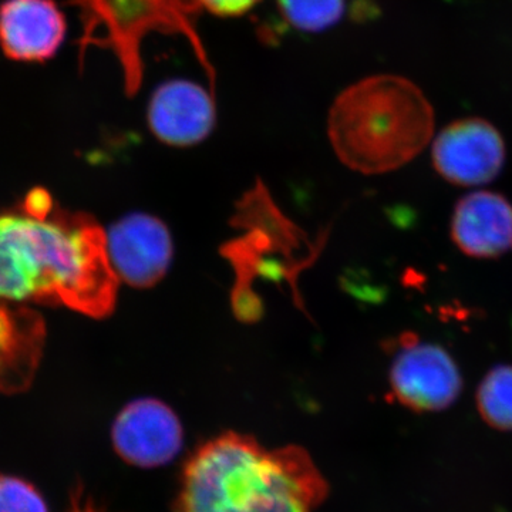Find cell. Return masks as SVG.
<instances>
[{
	"label": "cell",
	"instance_id": "6da1fadb",
	"mask_svg": "<svg viewBox=\"0 0 512 512\" xmlns=\"http://www.w3.org/2000/svg\"><path fill=\"white\" fill-rule=\"evenodd\" d=\"M119 285L106 231L89 215L53 207L47 194L0 214V299L56 303L100 319L113 312Z\"/></svg>",
	"mask_w": 512,
	"mask_h": 512
},
{
	"label": "cell",
	"instance_id": "7a4b0ae2",
	"mask_svg": "<svg viewBox=\"0 0 512 512\" xmlns=\"http://www.w3.org/2000/svg\"><path fill=\"white\" fill-rule=\"evenodd\" d=\"M329 484L301 446L266 448L225 431L188 458L173 512H316Z\"/></svg>",
	"mask_w": 512,
	"mask_h": 512
},
{
	"label": "cell",
	"instance_id": "3957f363",
	"mask_svg": "<svg viewBox=\"0 0 512 512\" xmlns=\"http://www.w3.org/2000/svg\"><path fill=\"white\" fill-rule=\"evenodd\" d=\"M434 111L419 87L379 74L340 94L329 114L333 150L350 170L390 173L414 160L433 138Z\"/></svg>",
	"mask_w": 512,
	"mask_h": 512
},
{
	"label": "cell",
	"instance_id": "277c9868",
	"mask_svg": "<svg viewBox=\"0 0 512 512\" xmlns=\"http://www.w3.org/2000/svg\"><path fill=\"white\" fill-rule=\"evenodd\" d=\"M235 222L247 229V234L228 242L221 252L237 274L232 309L239 320L251 323L262 315L261 301L252 292L255 279H286L295 289L298 274L289 265L301 272L316 258L295 255L293 249H301L303 242H308L305 234L275 207L262 184H256L239 202Z\"/></svg>",
	"mask_w": 512,
	"mask_h": 512
},
{
	"label": "cell",
	"instance_id": "5b68a950",
	"mask_svg": "<svg viewBox=\"0 0 512 512\" xmlns=\"http://www.w3.org/2000/svg\"><path fill=\"white\" fill-rule=\"evenodd\" d=\"M82 12L84 25L82 52L87 46L110 47L124 70L127 94L140 89L143 80L141 40L154 30L183 33L190 40L198 60L210 79L214 93L215 74L197 30L198 0H70Z\"/></svg>",
	"mask_w": 512,
	"mask_h": 512
},
{
	"label": "cell",
	"instance_id": "8992f818",
	"mask_svg": "<svg viewBox=\"0 0 512 512\" xmlns=\"http://www.w3.org/2000/svg\"><path fill=\"white\" fill-rule=\"evenodd\" d=\"M389 382L397 402L419 413L446 410L460 397L463 377L446 349L421 343L414 333L400 336Z\"/></svg>",
	"mask_w": 512,
	"mask_h": 512
},
{
	"label": "cell",
	"instance_id": "52a82bcc",
	"mask_svg": "<svg viewBox=\"0 0 512 512\" xmlns=\"http://www.w3.org/2000/svg\"><path fill=\"white\" fill-rule=\"evenodd\" d=\"M504 163L503 137L493 124L477 117L448 124L433 143L437 173L460 187L490 183L501 173Z\"/></svg>",
	"mask_w": 512,
	"mask_h": 512
},
{
	"label": "cell",
	"instance_id": "ba28073f",
	"mask_svg": "<svg viewBox=\"0 0 512 512\" xmlns=\"http://www.w3.org/2000/svg\"><path fill=\"white\" fill-rule=\"evenodd\" d=\"M116 453L130 466L157 468L171 463L184 444V429L168 404L153 397L133 400L111 429Z\"/></svg>",
	"mask_w": 512,
	"mask_h": 512
},
{
	"label": "cell",
	"instance_id": "9c48e42d",
	"mask_svg": "<svg viewBox=\"0 0 512 512\" xmlns=\"http://www.w3.org/2000/svg\"><path fill=\"white\" fill-rule=\"evenodd\" d=\"M111 268L133 288L156 286L173 261V238L167 225L150 214L121 218L106 232Z\"/></svg>",
	"mask_w": 512,
	"mask_h": 512
},
{
	"label": "cell",
	"instance_id": "30bf717a",
	"mask_svg": "<svg viewBox=\"0 0 512 512\" xmlns=\"http://www.w3.org/2000/svg\"><path fill=\"white\" fill-rule=\"evenodd\" d=\"M214 93L188 80L161 84L148 107V124L167 146L191 147L210 136L215 126Z\"/></svg>",
	"mask_w": 512,
	"mask_h": 512
},
{
	"label": "cell",
	"instance_id": "8fae6325",
	"mask_svg": "<svg viewBox=\"0 0 512 512\" xmlns=\"http://www.w3.org/2000/svg\"><path fill=\"white\" fill-rule=\"evenodd\" d=\"M66 35V19L53 0H5L0 5V47L9 59L45 62Z\"/></svg>",
	"mask_w": 512,
	"mask_h": 512
},
{
	"label": "cell",
	"instance_id": "7c38bea8",
	"mask_svg": "<svg viewBox=\"0 0 512 512\" xmlns=\"http://www.w3.org/2000/svg\"><path fill=\"white\" fill-rule=\"evenodd\" d=\"M451 238L471 258H498L512 249V204L497 192L461 198L451 218Z\"/></svg>",
	"mask_w": 512,
	"mask_h": 512
},
{
	"label": "cell",
	"instance_id": "4fadbf2b",
	"mask_svg": "<svg viewBox=\"0 0 512 512\" xmlns=\"http://www.w3.org/2000/svg\"><path fill=\"white\" fill-rule=\"evenodd\" d=\"M481 419L498 431H512V366L494 367L477 389Z\"/></svg>",
	"mask_w": 512,
	"mask_h": 512
},
{
	"label": "cell",
	"instance_id": "5bb4252c",
	"mask_svg": "<svg viewBox=\"0 0 512 512\" xmlns=\"http://www.w3.org/2000/svg\"><path fill=\"white\" fill-rule=\"evenodd\" d=\"M286 22L303 32H322L342 18L345 0H278Z\"/></svg>",
	"mask_w": 512,
	"mask_h": 512
},
{
	"label": "cell",
	"instance_id": "9a60e30c",
	"mask_svg": "<svg viewBox=\"0 0 512 512\" xmlns=\"http://www.w3.org/2000/svg\"><path fill=\"white\" fill-rule=\"evenodd\" d=\"M0 512H49L35 487L15 477L0 476Z\"/></svg>",
	"mask_w": 512,
	"mask_h": 512
},
{
	"label": "cell",
	"instance_id": "2e32d148",
	"mask_svg": "<svg viewBox=\"0 0 512 512\" xmlns=\"http://www.w3.org/2000/svg\"><path fill=\"white\" fill-rule=\"evenodd\" d=\"M201 6L218 16H239L249 12L261 0H198Z\"/></svg>",
	"mask_w": 512,
	"mask_h": 512
},
{
	"label": "cell",
	"instance_id": "e0dca14e",
	"mask_svg": "<svg viewBox=\"0 0 512 512\" xmlns=\"http://www.w3.org/2000/svg\"><path fill=\"white\" fill-rule=\"evenodd\" d=\"M70 512H100L94 508V505L90 501H83L82 495L79 498H74L72 511Z\"/></svg>",
	"mask_w": 512,
	"mask_h": 512
}]
</instances>
